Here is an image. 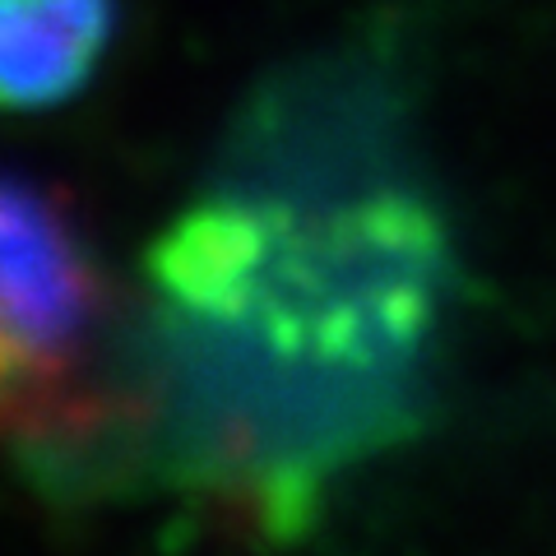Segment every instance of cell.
I'll list each match as a JSON object with an SVG mask.
<instances>
[{
    "mask_svg": "<svg viewBox=\"0 0 556 556\" xmlns=\"http://www.w3.org/2000/svg\"><path fill=\"white\" fill-rule=\"evenodd\" d=\"M121 0H0V112H51L98 75Z\"/></svg>",
    "mask_w": 556,
    "mask_h": 556,
    "instance_id": "cell-3",
    "label": "cell"
},
{
    "mask_svg": "<svg viewBox=\"0 0 556 556\" xmlns=\"http://www.w3.org/2000/svg\"><path fill=\"white\" fill-rule=\"evenodd\" d=\"M408 121L367 98L255 116L241 181L269 208V251L223 325L167 320L186 371L172 478L214 538L302 543L329 478L427 427L459 251Z\"/></svg>",
    "mask_w": 556,
    "mask_h": 556,
    "instance_id": "cell-1",
    "label": "cell"
},
{
    "mask_svg": "<svg viewBox=\"0 0 556 556\" xmlns=\"http://www.w3.org/2000/svg\"><path fill=\"white\" fill-rule=\"evenodd\" d=\"M108 316V278L70 195L0 163V339L42 367H79Z\"/></svg>",
    "mask_w": 556,
    "mask_h": 556,
    "instance_id": "cell-2",
    "label": "cell"
}]
</instances>
